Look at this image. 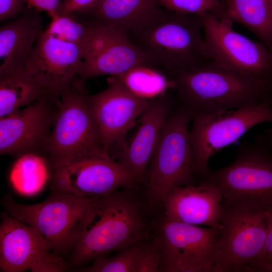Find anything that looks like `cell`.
I'll use <instances>...</instances> for the list:
<instances>
[{
    "label": "cell",
    "instance_id": "6da1fadb",
    "mask_svg": "<svg viewBox=\"0 0 272 272\" xmlns=\"http://www.w3.org/2000/svg\"><path fill=\"white\" fill-rule=\"evenodd\" d=\"M172 79L180 105L191 115L272 104V82L245 77L210 59Z\"/></svg>",
    "mask_w": 272,
    "mask_h": 272
},
{
    "label": "cell",
    "instance_id": "7a4b0ae2",
    "mask_svg": "<svg viewBox=\"0 0 272 272\" xmlns=\"http://www.w3.org/2000/svg\"><path fill=\"white\" fill-rule=\"evenodd\" d=\"M145 228L139 206L130 195L116 191L97 197L71 252L72 261L80 265L122 250L140 241Z\"/></svg>",
    "mask_w": 272,
    "mask_h": 272
},
{
    "label": "cell",
    "instance_id": "3957f363",
    "mask_svg": "<svg viewBox=\"0 0 272 272\" xmlns=\"http://www.w3.org/2000/svg\"><path fill=\"white\" fill-rule=\"evenodd\" d=\"M128 35L151 63L171 78L209 59L199 15L166 9L155 20Z\"/></svg>",
    "mask_w": 272,
    "mask_h": 272
},
{
    "label": "cell",
    "instance_id": "277c9868",
    "mask_svg": "<svg viewBox=\"0 0 272 272\" xmlns=\"http://www.w3.org/2000/svg\"><path fill=\"white\" fill-rule=\"evenodd\" d=\"M85 82L77 77L59 96L51 131L43 151L51 168L77 158L108 152L102 142Z\"/></svg>",
    "mask_w": 272,
    "mask_h": 272
},
{
    "label": "cell",
    "instance_id": "5b68a950",
    "mask_svg": "<svg viewBox=\"0 0 272 272\" xmlns=\"http://www.w3.org/2000/svg\"><path fill=\"white\" fill-rule=\"evenodd\" d=\"M202 177L219 186L223 204L272 212V152L257 140L241 144L232 163Z\"/></svg>",
    "mask_w": 272,
    "mask_h": 272
},
{
    "label": "cell",
    "instance_id": "8992f818",
    "mask_svg": "<svg viewBox=\"0 0 272 272\" xmlns=\"http://www.w3.org/2000/svg\"><path fill=\"white\" fill-rule=\"evenodd\" d=\"M191 114L180 105L168 115L146 173V195L162 202L174 188L192 184L193 154L190 137Z\"/></svg>",
    "mask_w": 272,
    "mask_h": 272
},
{
    "label": "cell",
    "instance_id": "52a82bcc",
    "mask_svg": "<svg viewBox=\"0 0 272 272\" xmlns=\"http://www.w3.org/2000/svg\"><path fill=\"white\" fill-rule=\"evenodd\" d=\"M95 198L52 191L47 198L38 203H20L10 194L2 198L1 203L10 215L35 228L53 252L60 255L72 252Z\"/></svg>",
    "mask_w": 272,
    "mask_h": 272
},
{
    "label": "cell",
    "instance_id": "ba28073f",
    "mask_svg": "<svg viewBox=\"0 0 272 272\" xmlns=\"http://www.w3.org/2000/svg\"><path fill=\"white\" fill-rule=\"evenodd\" d=\"M272 104L191 115L190 137L194 170L201 176L210 171L211 157L236 142L248 130L264 122L272 124Z\"/></svg>",
    "mask_w": 272,
    "mask_h": 272
},
{
    "label": "cell",
    "instance_id": "9c48e42d",
    "mask_svg": "<svg viewBox=\"0 0 272 272\" xmlns=\"http://www.w3.org/2000/svg\"><path fill=\"white\" fill-rule=\"evenodd\" d=\"M200 16L209 59L245 77L272 82V53L262 43L234 31L229 19Z\"/></svg>",
    "mask_w": 272,
    "mask_h": 272
},
{
    "label": "cell",
    "instance_id": "30bf717a",
    "mask_svg": "<svg viewBox=\"0 0 272 272\" xmlns=\"http://www.w3.org/2000/svg\"><path fill=\"white\" fill-rule=\"evenodd\" d=\"M215 272L245 271L262 254L266 213L223 203Z\"/></svg>",
    "mask_w": 272,
    "mask_h": 272
},
{
    "label": "cell",
    "instance_id": "8fae6325",
    "mask_svg": "<svg viewBox=\"0 0 272 272\" xmlns=\"http://www.w3.org/2000/svg\"><path fill=\"white\" fill-rule=\"evenodd\" d=\"M52 191L81 198L107 195L120 188H130L138 180L133 174L106 152L74 159L51 168Z\"/></svg>",
    "mask_w": 272,
    "mask_h": 272
},
{
    "label": "cell",
    "instance_id": "7c38bea8",
    "mask_svg": "<svg viewBox=\"0 0 272 272\" xmlns=\"http://www.w3.org/2000/svg\"><path fill=\"white\" fill-rule=\"evenodd\" d=\"M220 231L164 218L157 236L160 271L215 272Z\"/></svg>",
    "mask_w": 272,
    "mask_h": 272
},
{
    "label": "cell",
    "instance_id": "4fadbf2b",
    "mask_svg": "<svg viewBox=\"0 0 272 272\" xmlns=\"http://www.w3.org/2000/svg\"><path fill=\"white\" fill-rule=\"evenodd\" d=\"M67 267L66 261L35 228L6 212L2 214L1 271L61 272Z\"/></svg>",
    "mask_w": 272,
    "mask_h": 272
},
{
    "label": "cell",
    "instance_id": "5bb4252c",
    "mask_svg": "<svg viewBox=\"0 0 272 272\" xmlns=\"http://www.w3.org/2000/svg\"><path fill=\"white\" fill-rule=\"evenodd\" d=\"M59 97L47 94L23 109L0 118V153L43 155Z\"/></svg>",
    "mask_w": 272,
    "mask_h": 272
},
{
    "label": "cell",
    "instance_id": "9a60e30c",
    "mask_svg": "<svg viewBox=\"0 0 272 272\" xmlns=\"http://www.w3.org/2000/svg\"><path fill=\"white\" fill-rule=\"evenodd\" d=\"M85 53L82 47L44 30L25 67L49 94L59 97L79 77Z\"/></svg>",
    "mask_w": 272,
    "mask_h": 272
},
{
    "label": "cell",
    "instance_id": "2e32d148",
    "mask_svg": "<svg viewBox=\"0 0 272 272\" xmlns=\"http://www.w3.org/2000/svg\"><path fill=\"white\" fill-rule=\"evenodd\" d=\"M95 22L79 75L80 79L86 81L102 75L116 76L139 65L151 63L126 33Z\"/></svg>",
    "mask_w": 272,
    "mask_h": 272
},
{
    "label": "cell",
    "instance_id": "e0dca14e",
    "mask_svg": "<svg viewBox=\"0 0 272 272\" xmlns=\"http://www.w3.org/2000/svg\"><path fill=\"white\" fill-rule=\"evenodd\" d=\"M151 100L137 96L112 79L107 89L90 95L93 115L108 153L112 147L124 142Z\"/></svg>",
    "mask_w": 272,
    "mask_h": 272
},
{
    "label": "cell",
    "instance_id": "ac0fdd59",
    "mask_svg": "<svg viewBox=\"0 0 272 272\" xmlns=\"http://www.w3.org/2000/svg\"><path fill=\"white\" fill-rule=\"evenodd\" d=\"M197 185L176 187L162 202L164 218L183 223L204 225L221 230L223 200L222 191L214 182L202 177Z\"/></svg>",
    "mask_w": 272,
    "mask_h": 272
},
{
    "label": "cell",
    "instance_id": "d6986e66",
    "mask_svg": "<svg viewBox=\"0 0 272 272\" xmlns=\"http://www.w3.org/2000/svg\"><path fill=\"white\" fill-rule=\"evenodd\" d=\"M169 107L164 99L151 100L140 117V125L131 140L109 151L110 156L130 171L138 182L146 179L148 166L170 114Z\"/></svg>",
    "mask_w": 272,
    "mask_h": 272
},
{
    "label": "cell",
    "instance_id": "ffe728a7",
    "mask_svg": "<svg viewBox=\"0 0 272 272\" xmlns=\"http://www.w3.org/2000/svg\"><path fill=\"white\" fill-rule=\"evenodd\" d=\"M41 17L24 11L0 28V72L24 67L43 32Z\"/></svg>",
    "mask_w": 272,
    "mask_h": 272
},
{
    "label": "cell",
    "instance_id": "44dd1931",
    "mask_svg": "<svg viewBox=\"0 0 272 272\" xmlns=\"http://www.w3.org/2000/svg\"><path fill=\"white\" fill-rule=\"evenodd\" d=\"M165 10L159 0H101L91 10L80 14L129 34L148 25Z\"/></svg>",
    "mask_w": 272,
    "mask_h": 272
},
{
    "label": "cell",
    "instance_id": "7402d4cb",
    "mask_svg": "<svg viewBox=\"0 0 272 272\" xmlns=\"http://www.w3.org/2000/svg\"><path fill=\"white\" fill-rule=\"evenodd\" d=\"M49 94L25 67L0 72V118Z\"/></svg>",
    "mask_w": 272,
    "mask_h": 272
},
{
    "label": "cell",
    "instance_id": "603a6c76",
    "mask_svg": "<svg viewBox=\"0 0 272 272\" xmlns=\"http://www.w3.org/2000/svg\"><path fill=\"white\" fill-rule=\"evenodd\" d=\"M226 14L253 33L272 53V0H226Z\"/></svg>",
    "mask_w": 272,
    "mask_h": 272
},
{
    "label": "cell",
    "instance_id": "cb8c5ba5",
    "mask_svg": "<svg viewBox=\"0 0 272 272\" xmlns=\"http://www.w3.org/2000/svg\"><path fill=\"white\" fill-rule=\"evenodd\" d=\"M51 168L43 155L27 153L18 157L10 173L15 190L23 195H31L42 189L50 180Z\"/></svg>",
    "mask_w": 272,
    "mask_h": 272
},
{
    "label": "cell",
    "instance_id": "d4e9b609",
    "mask_svg": "<svg viewBox=\"0 0 272 272\" xmlns=\"http://www.w3.org/2000/svg\"><path fill=\"white\" fill-rule=\"evenodd\" d=\"M164 72L153 64L146 63L111 79L119 82L137 96L152 100L174 88L173 80Z\"/></svg>",
    "mask_w": 272,
    "mask_h": 272
},
{
    "label": "cell",
    "instance_id": "484cf974",
    "mask_svg": "<svg viewBox=\"0 0 272 272\" xmlns=\"http://www.w3.org/2000/svg\"><path fill=\"white\" fill-rule=\"evenodd\" d=\"M57 13L45 31L64 41L76 44L86 50L91 40L95 22L82 14Z\"/></svg>",
    "mask_w": 272,
    "mask_h": 272
},
{
    "label": "cell",
    "instance_id": "4316f807",
    "mask_svg": "<svg viewBox=\"0 0 272 272\" xmlns=\"http://www.w3.org/2000/svg\"><path fill=\"white\" fill-rule=\"evenodd\" d=\"M145 244L140 241L111 257H98L91 266L82 270L87 272H137L139 261Z\"/></svg>",
    "mask_w": 272,
    "mask_h": 272
},
{
    "label": "cell",
    "instance_id": "83f0119b",
    "mask_svg": "<svg viewBox=\"0 0 272 272\" xmlns=\"http://www.w3.org/2000/svg\"><path fill=\"white\" fill-rule=\"evenodd\" d=\"M163 8L174 12L200 16L211 13L221 19L227 17L221 0H159Z\"/></svg>",
    "mask_w": 272,
    "mask_h": 272
},
{
    "label": "cell",
    "instance_id": "f1b7e54d",
    "mask_svg": "<svg viewBox=\"0 0 272 272\" xmlns=\"http://www.w3.org/2000/svg\"><path fill=\"white\" fill-rule=\"evenodd\" d=\"M161 251L157 237L150 243L145 244L141 255L137 272L160 271Z\"/></svg>",
    "mask_w": 272,
    "mask_h": 272
},
{
    "label": "cell",
    "instance_id": "f546056e",
    "mask_svg": "<svg viewBox=\"0 0 272 272\" xmlns=\"http://www.w3.org/2000/svg\"><path fill=\"white\" fill-rule=\"evenodd\" d=\"M266 214L268 229L262 254L257 262L246 267V271L272 272V212Z\"/></svg>",
    "mask_w": 272,
    "mask_h": 272
},
{
    "label": "cell",
    "instance_id": "4dcf8cb0",
    "mask_svg": "<svg viewBox=\"0 0 272 272\" xmlns=\"http://www.w3.org/2000/svg\"><path fill=\"white\" fill-rule=\"evenodd\" d=\"M101 0H64L59 8L58 14H84L94 7Z\"/></svg>",
    "mask_w": 272,
    "mask_h": 272
},
{
    "label": "cell",
    "instance_id": "1f68e13d",
    "mask_svg": "<svg viewBox=\"0 0 272 272\" xmlns=\"http://www.w3.org/2000/svg\"><path fill=\"white\" fill-rule=\"evenodd\" d=\"M24 0H0V20L1 22L15 19L24 11Z\"/></svg>",
    "mask_w": 272,
    "mask_h": 272
},
{
    "label": "cell",
    "instance_id": "d6a6232c",
    "mask_svg": "<svg viewBox=\"0 0 272 272\" xmlns=\"http://www.w3.org/2000/svg\"><path fill=\"white\" fill-rule=\"evenodd\" d=\"M28 6L37 11H42L52 17L58 13L61 4L60 0H24Z\"/></svg>",
    "mask_w": 272,
    "mask_h": 272
},
{
    "label": "cell",
    "instance_id": "836d02e7",
    "mask_svg": "<svg viewBox=\"0 0 272 272\" xmlns=\"http://www.w3.org/2000/svg\"><path fill=\"white\" fill-rule=\"evenodd\" d=\"M256 140L272 152V124L269 128L258 133L256 136Z\"/></svg>",
    "mask_w": 272,
    "mask_h": 272
}]
</instances>
